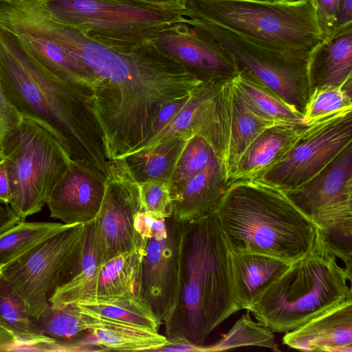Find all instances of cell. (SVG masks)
Returning <instances> with one entry per match:
<instances>
[{
	"instance_id": "cell-42",
	"label": "cell",
	"mask_w": 352,
	"mask_h": 352,
	"mask_svg": "<svg viewBox=\"0 0 352 352\" xmlns=\"http://www.w3.org/2000/svg\"><path fill=\"white\" fill-rule=\"evenodd\" d=\"M349 24H352V0H340L336 29Z\"/></svg>"
},
{
	"instance_id": "cell-11",
	"label": "cell",
	"mask_w": 352,
	"mask_h": 352,
	"mask_svg": "<svg viewBox=\"0 0 352 352\" xmlns=\"http://www.w3.org/2000/svg\"><path fill=\"white\" fill-rule=\"evenodd\" d=\"M135 228L142 250L140 292L164 322L177 300L182 223L142 211Z\"/></svg>"
},
{
	"instance_id": "cell-13",
	"label": "cell",
	"mask_w": 352,
	"mask_h": 352,
	"mask_svg": "<svg viewBox=\"0 0 352 352\" xmlns=\"http://www.w3.org/2000/svg\"><path fill=\"white\" fill-rule=\"evenodd\" d=\"M142 211L139 183L125 159L109 160L104 194L94 219L102 265L141 247L135 219Z\"/></svg>"
},
{
	"instance_id": "cell-43",
	"label": "cell",
	"mask_w": 352,
	"mask_h": 352,
	"mask_svg": "<svg viewBox=\"0 0 352 352\" xmlns=\"http://www.w3.org/2000/svg\"><path fill=\"white\" fill-rule=\"evenodd\" d=\"M10 191L7 172L3 160H0V201L9 204Z\"/></svg>"
},
{
	"instance_id": "cell-22",
	"label": "cell",
	"mask_w": 352,
	"mask_h": 352,
	"mask_svg": "<svg viewBox=\"0 0 352 352\" xmlns=\"http://www.w3.org/2000/svg\"><path fill=\"white\" fill-rule=\"evenodd\" d=\"M166 342L158 331L100 315L98 326L72 343L80 351H155Z\"/></svg>"
},
{
	"instance_id": "cell-8",
	"label": "cell",
	"mask_w": 352,
	"mask_h": 352,
	"mask_svg": "<svg viewBox=\"0 0 352 352\" xmlns=\"http://www.w3.org/2000/svg\"><path fill=\"white\" fill-rule=\"evenodd\" d=\"M8 175L9 204L20 217L41 210L72 160L43 124L22 116L3 153Z\"/></svg>"
},
{
	"instance_id": "cell-20",
	"label": "cell",
	"mask_w": 352,
	"mask_h": 352,
	"mask_svg": "<svg viewBox=\"0 0 352 352\" xmlns=\"http://www.w3.org/2000/svg\"><path fill=\"white\" fill-rule=\"evenodd\" d=\"M309 91L352 81V24L336 28L309 53Z\"/></svg>"
},
{
	"instance_id": "cell-5",
	"label": "cell",
	"mask_w": 352,
	"mask_h": 352,
	"mask_svg": "<svg viewBox=\"0 0 352 352\" xmlns=\"http://www.w3.org/2000/svg\"><path fill=\"white\" fill-rule=\"evenodd\" d=\"M348 280L352 276L317 235L311 250L291 263L248 311L272 331L287 333L352 298Z\"/></svg>"
},
{
	"instance_id": "cell-46",
	"label": "cell",
	"mask_w": 352,
	"mask_h": 352,
	"mask_svg": "<svg viewBox=\"0 0 352 352\" xmlns=\"http://www.w3.org/2000/svg\"><path fill=\"white\" fill-rule=\"evenodd\" d=\"M278 1H296V0H278Z\"/></svg>"
},
{
	"instance_id": "cell-45",
	"label": "cell",
	"mask_w": 352,
	"mask_h": 352,
	"mask_svg": "<svg viewBox=\"0 0 352 352\" xmlns=\"http://www.w3.org/2000/svg\"><path fill=\"white\" fill-rule=\"evenodd\" d=\"M152 3L178 8L185 9L186 0H144Z\"/></svg>"
},
{
	"instance_id": "cell-30",
	"label": "cell",
	"mask_w": 352,
	"mask_h": 352,
	"mask_svg": "<svg viewBox=\"0 0 352 352\" xmlns=\"http://www.w3.org/2000/svg\"><path fill=\"white\" fill-rule=\"evenodd\" d=\"M36 321L46 336L58 343L68 344L78 341L96 328L98 314L76 303L60 307L50 304Z\"/></svg>"
},
{
	"instance_id": "cell-33",
	"label": "cell",
	"mask_w": 352,
	"mask_h": 352,
	"mask_svg": "<svg viewBox=\"0 0 352 352\" xmlns=\"http://www.w3.org/2000/svg\"><path fill=\"white\" fill-rule=\"evenodd\" d=\"M249 346L279 351L273 331L252 320L248 311L219 342L210 346L203 345L202 351H226Z\"/></svg>"
},
{
	"instance_id": "cell-44",
	"label": "cell",
	"mask_w": 352,
	"mask_h": 352,
	"mask_svg": "<svg viewBox=\"0 0 352 352\" xmlns=\"http://www.w3.org/2000/svg\"><path fill=\"white\" fill-rule=\"evenodd\" d=\"M15 344L9 333L0 329V351H14Z\"/></svg>"
},
{
	"instance_id": "cell-12",
	"label": "cell",
	"mask_w": 352,
	"mask_h": 352,
	"mask_svg": "<svg viewBox=\"0 0 352 352\" xmlns=\"http://www.w3.org/2000/svg\"><path fill=\"white\" fill-rule=\"evenodd\" d=\"M352 144V111L310 124L308 130L258 179L287 190L306 183Z\"/></svg>"
},
{
	"instance_id": "cell-14",
	"label": "cell",
	"mask_w": 352,
	"mask_h": 352,
	"mask_svg": "<svg viewBox=\"0 0 352 352\" xmlns=\"http://www.w3.org/2000/svg\"><path fill=\"white\" fill-rule=\"evenodd\" d=\"M277 125L256 115L232 78L220 83L211 113L202 129L212 144L227 182L248 146L267 127Z\"/></svg>"
},
{
	"instance_id": "cell-47",
	"label": "cell",
	"mask_w": 352,
	"mask_h": 352,
	"mask_svg": "<svg viewBox=\"0 0 352 352\" xmlns=\"http://www.w3.org/2000/svg\"><path fill=\"white\" fill-rule=\"evenodd\" d=\"M256 1H274V0H256Z\"/></svg>"
},
{
	"instance_id": "cell-27",
	"label": "cell",
	"mask_w": 352,
	"mask_h": 352,
	"mask_svg": "<svg viewBox=\"0 0 352 352\" xmlns=\"http://www.w3.org/2000/svg\"><path fill=\"white\" fill-rule=\"evenodd\" d=\"M221 82L206 80L195 89L187 104L173 120L156 135L129 155L154 146L166 139L178 136L190 137L198 133L211 113L214 96Z\"/></svg>"
},
{
	"instance_id": "cell-35",
	"label": "cell",
	"mask_w": 352,
	"mask_h": 352,
	"mask_svg": "<svg viewBox=\"0 0 352 352\" xmlns=\"http://www.w3.org/2000/svg\"><path fill=\"white\" fill-rule=\"evenodd\" d=\"M215 149L209 139L198 132L188 140L177 162L171 179V190H174L201 173L217 159Z\"/></svg>"
},
{
	"instance_id": "cell-9",
	"label": "cell",
	"mask_w": 352,
	"mask_h": 352,
	"mask_svg": "<svg viewBox=\"0 0 352 352\" xmlns=\"http://www.w3.org/2000/svg\"><path fill=\"white\" fill-rule=\"evenodd\" d=\"M184 22L207 35L243 72L302 114L310 91L307 67L310 52L277 47L223 26L185 15Z\"/></svg>"
},
{
	"instance_id": "cell-7",
	"label": "cell",
	"mask_w": 352,
	"mask_h": 352,
	"mask_svg": "<svg viewBox=\"0 0 352 352\" xmlns=\"http://www.w3.org/2000/svg\"><path fill=\"white\" fill-rule=\"evenodd\" d=\"M45 17L75 28L108 45H127L153 40L182 22L185 9L144 0H36L20 2Z\"/></svg>"
},
{
	"instance_id": "cell-16",
	"label": "cell",
	"mask_w": 352,
	"mask_h": 352,
	"mask_svg": "<svg viewBox=\"0 0 352 352\" xmlns=\"http://www.w3.org/2000/svg\"><path fill=\"white\" fill-rule=\"evenodd\" d=\"M183 21L161 32L154 44L203 80L223 82L235 76L238 69L231 55Z\"/></svg>"
},
{
	"instance_id": "cell-41",
	"label": "cell",
	"mask_w": 352,
	"mask_h": 352,
	"mask_svg": "<svg viewBox=\"0 0 352 352\" xmlns=\"http://www.w3.org/2000/svg\"><path fill=\"white\" fill-rule=\"evenodd\" d=\"M21 220L9 204L0 201V234Z\"/></svg>"
},
{
	"instance_id": "cell-38",
	"label": "cell",
	"mask_w": 352,
	"mask_h": 352,
	"mask_svg": "<svg viewBox=\"0 0 352 352\" xmlns=\"http://www.w3.org/2000/svg\"><path fill=\"white\" fill-rule=\"evenodd\" d=\"M192 92L186 96L171 100L164 104L161 107L158 114L157 115L154 122L152 124V126L151 128V131L147 139L141 146L144 145L148 140L156 135L173 120V118L178 113V112L187 104L190 98Z\"/></svg>"
},
{
	"instance_id": "cell-31",
	"label": "cell",
	"mask_w": 352,
	"mask_h": 352,
	"mask_svg": "<svg viewBox=\"0 0 352 352\" xmlns=\"http://www.w3.org/2000/svg\"><path fill=\"white\" fill-rule=\"evenodd\" d=\"M68 226L63 223L21 220L0 234V270L19 260Z\"/></svg>"
},
{
	"instance_id": "cell-18",
	"label": "cell",
	"mask_w": 352,
	"mask_h": 352,
	"mask_svg": "<svg viewBox=\"0 0 352 352\" xmlns=\"http://www.w3.org/2000/svg\"><path fill=\"white\" fill-rule=\"evenodd\" d=\"M283 343L307 351H352V298L286 333Z\"/></svg>"
},
{
	"instance_id": "cell-17",
	"label": "cell",
	"mask_w": 352,
	"mask_h": 352,
	"mask_svg": "<svg viewBox=\"0 0 352 352\" xmlns=\"http://www.w3.org/2000/svg\"><path fill=\"white\" fill-rule=\"evenodd\" d=\"M106 175L85 161L72 160L50 193V217L65 224L85 223L99 212Z\"/></svg>"
},
{
	"instance_id": "cell-29",
	"label": "cell",
	"mask_w": 352,
	"mask_h": 352,
	"mask_svg": "<svg viewBox=\"0 0 352 352\" xmlns=\"http://www.w3.org/2000/svg\"><path fill=\"white\" fill-rule=\"evenodd\" d=\"M232 80L252 111L263 120L275 124L307 125L301 113L248 74L239 71Z\"/></svg>"
},
{
	"instance_id": "cell-34",
	"label": "cell",
	"mask_w": 352,
	"mask_h": 352,
	"mask_svg": "<svg viewBox=\"0 0 352 352\" xmlns=\"http://www.w3.org/2000/svg\"><path fill=\"white\" fill-rule=\"evenodd\" d=\"M352 111V81L338 87L313 89L302 116L307 125L334 114Z\"/></svg>"
},
{
	"instance_id": "cell-28",
	"label": "cell",
	"mask_w": 352,
	"mask_h": 352,
	"mask_svg": "<svg viewBox=\"0 0 352 352\" xmlns=\"http://www.w3.org/2000/svg\"><path fill=\"white\" fill-rule=\"evenodd\" d=\"M190 137L166 139L124 158L138 183L149 179L171 182L179 159Z\"/></svg>"
},
{
	"instance_id": "cell-39",
	"label": "cell",
	"mask_w": 352,
	"mask_h": 352,
	"mask_svg": "<svg viewBox=\"0 0 352 352\" xmlns=\"http://www.w3.org/2000/svg\"><path fill=\"white\" fill-rule=\"evenodd\" d=\"M317 17L325 36L336 27L340 0H312Z\"/></svg>"
},
{
	"instance_id": "cell-2",
	"label": "cell",
	"mask_w": 352,
	"mask_h": 352,
	"mask_svg": "<svg viewBox=\"0 0 352 352\" xmlns=\"http://www.w3.org/2000/svg\"><path fill=\"white\" fill-rule=\"evenodd\" d=\"M0 80L21 116L45 124L72 160L85 161L107 174L109 160L91 89L54 76L1 27Z\"/></svg>"
},
{
	"instance_id": "cell-4",
	"label": "cell",
	"mask_w": 352,
	"mask_h": 352,
	"mask_svg": "<svg viewBox=\"0 0 352 352\" xmlns=\"http://www.w3.org/2000/svg\"><path fill=\"white\" fill-rule=\"evenodd\" d=\"M231 252L292 263L312 249L317 226L280 188L258 179L227 184L214 210Z\"/></svg>"
},
{
	"instance_id": "cell-21",
	"label": "cell",
	"mask_w": 352,
	"mask_h": 352,
	"mask_svg": "<svg viewBox=\"0 0 352 352\" xmlns=\"http://www.w3.org/2000/svg\"><path fill=\"white\" fill-rule=\"evenodd\" d=\"M227 184L217 158L201 173L170 191L173 217L185 223L213 212Z\"/></svg>"
},
{
	"instance_id": "cell-24",
	"label": "cell",
	"mask_w": 352,
	"mask_h": 352,
	"mask_svg": "<svg viewBox=\"0 0 352 352\" xmlns=\"http://www.w3.org/2000/svg\"><path fill=\"white\" fill-rule=\"evenodd\" d=\"M230 263L234 299L239 310H248L291 264L263 254L231 251Z\"/></svg>"
},
{
	"instance_id": "cell-37",
	"label": "cell",
	"mask_w": 352,
	"mask_h": 352,
	"mask_svg": "<svg viewBox=\"0 0 352 352\" xmlns=\"http://www.w3.org/2000/svg\"><path fill=\"white\" fill-rule=\"evenodd\" d=\"M22 116L6 97L0 80V160L7 140L20 124Z\"/></svg>"
},
{
	"instance_id": "cell-23",
	"label": "cell",
	"mask_w": 352,
	"mask_h": 352,
	"mask_svg": "<svg viewBox=\"0 0 352 352\" xmlns=\"http://www.w3.org/2000/svg\"><path fill=\"white\" fill-rule=\"evenodd\" d=\"M309 126L277 124L263 130L241 155L228 182L256 179L278 162Z\"/></svg>"
},
{
	"instance_id": "cell-40",
	"label": "cell",
	"mask_w": 352,
	"mask_h": 352,
	"mask_svg": "<svg viewBox=\"0 0 352 352\" xmlns=\"http://www.w3.org/2000/svg\"><path fill=\"white\" fill-rule=\"evenodd\" d=\"M202 346H197L179 338H167V342L155 351L186 352L202 351Z\"/></svg>"
},
{
	"instance_id": "cell-10",
	"label": "cell",
	"mask_w": 352,
	"mask_h": 352,
	"mask_svg": "<svg viewBox=\"0 0 352 352\" xmlns=\"http://www.w3.org/2000/svg\"><path fill=\"white\" fill-rule=\"evenodd\" d=\"M84 234L85 223L69 225L0 270L33 318L38 319L54 291L78 274Z\"/></svg>"
},
{
	"instance_id": "cell-25",
	"label": "cell",
	"mask_w": 352,
	"mask_h": 352,
	"mask_svg": "<svg viewBox=\"0 0 352 352\" xmlns=\"http://www.w3.org/2000/svg\"><path fill=\"white\" fill-rule=\"evenodd\" d=\"M142 252L140 247L102 264L95 280L78 302L92 299L129 297L140 294Z\"/></svg>"
},
{
	"instance_id": "cell-6",
	"label": "cell",
	"mask_w": 352,
	"mask_h": 352,
	"mask_svg": "<svg viewBox=\"0 0 352 352\" xmlns=\"http://www.w3.org/2000/svg\"><path fill=\"white\" fill-rule=\"evenodd\" d=\"M184 14L283 49L311 52L325 38L312 0H186Z\"/></svg>"
},
{
	"instance_id": "cell-1",
	"label": "cell",
	"mask_w": 352,
	"mask_h": 352,
	"mask_svg": "<svg viewBox=\"0 0 352 352\" xmlns=\"http://www.w3.org/2000/svg\"><path fill=\"white\" fill-rule=\"evenodd\" d=\"M53 40L94 78L91 101L109 160L141 146L161 107L206 81L153 41L108 45L63 25L56 28Z\"/></svg>"
},
{
	"instance_id": "cell-15",
	"label": "cell",
	"mask_w": 352,
	"mask_h": 352,
	"mask_svg": "<svg viewBox=\"0 0 352 352\" xmlns=\"http://www.w3.org/2000/svg\"><path fill=\"white\" fill-rule=\"evenodd\" d=\"M283 191L318 229L352 218V144L312 179Z\"/></svg>"
},
{
	"instance_id": "cell-19",
	"label": "cell",
	"mask_w": 352,
	"mask_h": 352,
	"mask_svg": "<svg viewBox=\"0 0 352 352\" xmlns=\"http://www.w3.org/2000/svg\"><path fill=\"white\" fill-rule=\"evenodd\" d=\"M0 27L16 36L31 56L54 76L92 91L95 80L91 73L63 47L1 10Z\"/></svg>"
},
{
	"instance_id": "cell-36",
	"label": "cell",
	"mask_w": 352,
	"mask_h": 352,
	"mask_svg": "<svg viewBox=\"0 0 352 352\" xmlns=\"http://www.w3.org/2000/svg\"><path fill=\"white\" fill-rule=\"evenodd\" d=\"M142 211L169 217L172 215L171 182L149 179L139 183Z\"/></svg>"
},
{
	"instance_id": "cell-3",
	"label": "cell",
	"mask_w": 352,
	"mask_h": 352,
	"mask_svg": "<svg viewBox=\"0 0 352 352\" xmlns=\"http://www.w3.org/2000/svg\"><path fill=\"white\" fill-rule=\"evenodd\" d=\"M239 310L230 250L215 213L182 223L177 300L164 321L166 338L201 346Z\"/></svg>"
},
{
	"instance_id": "cell-26",
	"label": "cell",
	"mask_w": 352,
	"mask_h": 352,
	"mask_svg": "<svg viewBox=\"0 0 352 352\" xmlns=\"http://www.w3.org/2000/svg\"><path fill=\"white\" fill-rule=\"evenodd\" d=\"M0 329L10 335L14 351H40L45 345L57 342L40 329L19 296L0 275Z\"/></svg>"
},
{
	"instance_id": "cell-32",
	"label": "cell",
	"mask_w": 352,
	"mask_h": 352,
	"mask_svg": "<svg viewBox=\"0 0 352 352\" xmlns=\"http://www.w3.org/2000/svg\"><path fill=\"white\" fill-rule=\"evenodd\" d=\"M103 316L158 331L162 323L140 294L107 300L92 299L77 302Z\"/></svg>"
}]
</instances>
